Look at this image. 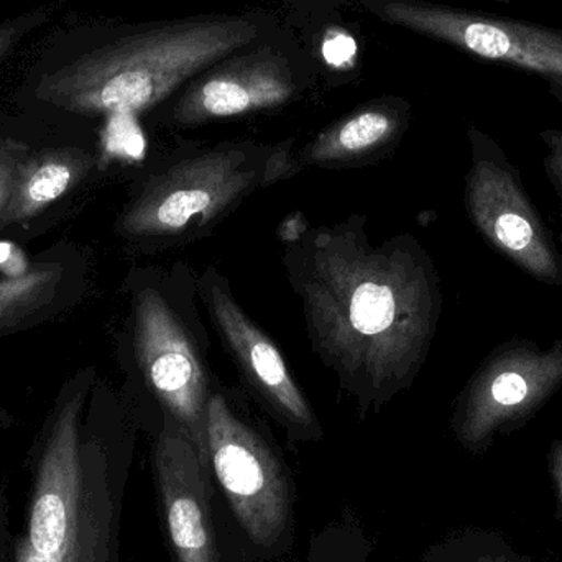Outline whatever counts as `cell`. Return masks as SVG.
<instances>
[{
    "label": "cell",
    "instance_id": "cell-21",
    "mask_svg": "<svg viewBox=\"0 0 562 562\" xmlns=\"http://www.w3.org/2000/svg\"><path fill=\"white\" fill-rule=\"evenodd\" d=\"M550 148H553V155L548 158V167H550L551 175L550 178H553L562 198V135L561 137L551 138Z\"/></svg>",
    "mask_w": 562,
    "mask_h": 562
},
{
    "label": "cell",
    "instance_id": "cell-17",
    "mask_svg": "<svg viewBox=\"0 0 562 562\" xmlns=\"http://www.w3.org/2000/svg\"><path fill=\"white\" fill-rule=\"evenodd\" d=\"M29 154L30 147L25 142L10 137L0 138V229H3V213L12 196L16 171Z\"/></svg>",
    "mask_w": 562,
    "mask_h": 562
},
{
    "label": "cell",
    "instance_id": "cell-14",
    "mask_svg": "<svg viewBox=\"0 0 562 562\" xmlns=\"http://www.w3.org/2000/svg\"><path fill=\"white\" fill-rule=\"evenodd\" d=\"M406 114L400 104L373 102L321 132L303 151L306 165H346L372 157L400 137Z\"/></svg>",
    "mask_w": 562,
    "mask_h": 562
},
{
    "label": "cell",
    "instance_id": "cell-1",
    "mask_svg": "<svg viewBox=\"0 0 562 562\" xmlns=\"http://www.w3.org/2000/svg\"><path fill=\"white\" fill-rule=\"evenodd\" d=\"M291 250V281L317 352L366 405L389 402L425 360L438 283L415 240L370 246L360 227H323Z\"/></svg>",
    "mask_w": 562,
    "mask_h": 562
},
{
    "label": "cell",
    "instance_id": "cell-11",
    "mask_svg": "<svg viewBox=\"0 0 562 562\" xmlns=\"http://www.w3.org/2000/svg\"><path fill=\"white\" fill-rule=\"evenodd\" d=\"M201 293L214 326L257 398L284 426L293 441H321L323 428L283 356L237 303L226 279L216 270H207L201 279Z\"/></svg>",
    "mask_w": 562,
    "mask_h": 562
},
{
    "label": "cell",
    "instance_id": "cell-9",
    "mask_svg": "<svg viewBox=\"0 0 562 562\" xmlns=\"http://www.w3.org/2000/svg\"><path fill=\"white\" fill-rule=\"evenodd\" d=\"M155 487L161 528L173 562H223V517L213 474L190 436L170 416L155 439Z\"/></svg>",
    "mask_w": 562,
    "mask_h": 562
},
{
    "label": "cell",
    "instance_id": "cell-13",
    "mask_svg": "<svg viewBox=\"0 0 562 562\" xmlns=\"http://www.w3.org/2000/svg\"><path fill=\"white\" fill-rule=\"evenodd\" d=\"M91 155L79 148H45L30 151L16 171L12 196L3 213L2 226L23 224L68 193L88 175Z\"/></svg>",
    "mask_w": 562,
    "mask_h": 562
},
{
    "label": "cell",
    "instance_id": "cell-16",
    "mask_svg": "<svg viewBox=\"0 0 562 562\" xmlns=\"http://www.w3.org/2000/svg\"><path fill=\"white\" fill-rule=\"evenodd\" d=\"M372 553V540L347 510L311 537L306 562H369Z\"/></svg>",
    "mask_w": 562,
    "mask_h": 562
},
{
    "label": "cell",
    "instance_id": "cell-5",
    "mask_svg": "<svg viewBox=\"0 0 562 562\" xmlns=\"http://www.w3.org/2000/svg\"><path fill=\"white\" fill-rule=\"evenodd\" d=\"M270 154L252 145H223L171 164L128 204L119 231L160 243L206 229L247 194L272 184Z\"/></svg>",
    "mask_w": 562,
    "mask_h": 562
},
{
    "label": "cell",
    "instance_id": "cell-3",
    "mask_svg": "<svg viewBox=\"0 0 562 562\" xmlns=\"http://www.w3.org/2000/svg\"><path fill=\"white\" fill-rule=\"evenodd\" d=\"M85 395L59 402L33 461L22 525L10 527L0 497V540L9 562H124V465L82 431Z\"/></svg>",
    "mask_w": 562,
    "mask_h": 562
},
{
    "label": "cell",
    "instance_id": "cell-20",
    "mask_svg": "<svg viewBox=\"0 0 562 562\" xmlns=\"http://www.w3.org/2000/svg\"><path fill=\"white\" fill-rule=\"evenodd\" d=\"M223 562H262L252 553L239 531L227 525L223 517Z\"/></svg>",
    "mask_w": 562,
    "mask_h": 562
},
{
    "label": "cell",
    "instance_id": "cell-6",
    "mask_svg": "<svg viewBox=\"0 0 562 562\" xmlns=\"http://www.w3.org/2000/svg\"><path fill=\"white\" fill-rule=\"evenodd\" d=\"M323 68L310 49L284 30L281 35L211 66L181 89L170 111L178 127L272 111L313 86Z\"/></svg>",
    "mask_w": 562,
    "mask_h": 562
},
{
    "label": "cell",
    "instance_id": "cell-7",
    "mask_svg": "<svg viewBox=\"0 0 562 562\" xmlns=\"http://www.w3.org/2000/svg\"><path fill=\"white\" fill-rule=\"evenodd\" d=\"M367 12L479 58L562 79V33L422 0H357Z\"/></svg>",
    "mask_w": 562,
    "mask_h": 562
},
{
    "label": "cell",
    "instance_id": "cell-10",
    "mask_svg": "<svg viewBox=\"0 0 562 562\" xmlns=\"http://www.w3.org/2000/svg\"><path fill=\"white\" fill-rule=\"evenodd\" d=\"M469 216L498 252L544 283H562V260L517 171L501 151L475 150L468 178Z\"/></svg>",
    "mask_w": 562,
    "mask_h": 562
},
{
    "label": "cell",
    "instance_id": "cell-2",
    "mask_svg": "<svg viewBox=\"0 0 562 562\" xmlns=\"http://www.w3.org/2000/svg\"><path fill=\"white\" fill-rule=\"evenodd\" d=\"M284 30L270 12L145 23L46 75L36 98L71 114L134 115Z\"/></svg>",
    "mask_w": 562,
    "mask_h": 562
},
{
    "label": "cell",
    "instance_id": "cell-18",
    "mask_svg": "<svg viewBox=\"0 0 562 562\" xmlns=\"http://www.w3.org/2000/svg\"><path fill=\"white\" fill-rule=\"evenodd\" d=\"M357 56V43L352 35L340 29L330 26L319 42V58L330 69H347Z\"/></svg>",
    "mask_w": 562,
    "mask_h": 562
},
{
    "label": "cell",
    "instance_id": "cell-15",
    "mask_svg": "<svg viewBox=\"0 0 562 562\" xmlns=\"http://www.w3.org/2000/svg\"><path fill=\"white\" fill-rule=\"evenodd\" d=\"M61 263H40L20 276L0 279V334L12 330L52 304L61 284Z\"/></svg>",
    "mask_w": 562,
    "mask_h": 562
},
{
    "label": "cell",
    "instance_id": "cell-19",
    "mask_svg": "<svg viewBox=\"0 0 562 562\" xmlns=\"http://www.w3.org/2000/svg\"><path fill=\"white\" fill-rule=\"evenodd\" d=\"M43 19H45V13L36 12L20 16L12 22L0 23V61L5 58L7 53L15 46L16 42L30 30L40 25Z\"/></svg>",
    "mask_w": 562,
    "mask_h": 562
},
{
    "label": "cell",
    "instance_id": "cell-12",
    "mask_svg": "<svg viewBox=\"0 0 562 562\" xmlns=\"http://www.w3.org/2000/svg\"><path fill=\"white\" fill-rule=\"evenodd\" d=\"M561 386L562 340L544 352L531 344L502 347L488 357L464 392L468 423L525 412Z\"/></svg>",
    "mask_w": 562,
    "mask_h": 562
},
{
    "label": "cell",
    "instance_id": "cell-22",
    "mask_svg": "<svg viewBox=\"0 0 562 562\" xmlns=\"http://www.w3.org/2000/svg\"><path fill=\"white\" fill-rule=\"evenodd\" d=\"M0 562H9V560H7V551L5 547H3L2 540H0Z\"/></svg>",
    "mask_w": 562,
    "mask_h": 562
},
{
    "label": "cell",
    "instance_id": "cell-4",
    "mask_svg": "<svg viewBox=\"0 0 562 562\" xmlns=\"http://www.w3.org/2000/svg\"><path fill=\"white\" fill-rule=\"evenodd\" d=\"M206 428L211 474L240 537L260 561H286L296 543V488L283 458L221 393H211Z\"/></svg>",
    "mask_w": 562,
    "mask_h": 562
},
{
    "label": "cell",
    "instance_id": "cell-8",
    "mask_svg": "<svg viewBox=\"0 0 562 562\" xmlns=\"http://www.w3.org/2000/svg\"><path fill=\"white\" fill-rule=\"evenodd\" d=\"M134 314L135 352L148 386L165 415L190 436L211 471L206 428L211 393L196 346L183 321L158 291H140Z\"/></svg>",
    "mask_w": 562,
    "mask_h": 562
}]
</instances>
